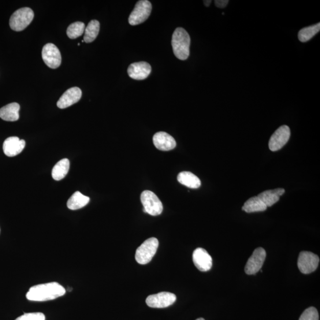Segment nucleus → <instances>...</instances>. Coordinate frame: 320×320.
I'll return each mask as SVG.
<instances>
[{"label":"nucleus","instance_id":"f257e3e1","mask_svg":"<svg viewBox=\"0 0 320 320\" xmlns=\"http://www.w3.org/2000/svg\"><path fill=\"white\" fill-rule=\"evenodd\" d=\"M65 289L57 282L37 285L29 289L27 299L31 301L43 302L58 299L65 294Z\"/></svg>","mask_w":320,"mask_h":320},{"label":"nucleus","instance_id":"f03ea898","mask_svg":"<svg viewBox=\"0 0 320 320\" xmlns=\"http://www.w3.org/2000/svg\"><path fill=\"white\" fill-rule=\"evenodd\" d=\"M172 44L174 54L176 58L182 61L188 58L191 38L185 29L177 28L175 30L172 36Z\"/></svg>","mask_w":320,"mask_h":320},{"label":"nucleus","instance_id":"7ed1b4c3","mask_svg":"<svg viewBox=\"0 0 320 320\" xmlns=\"http://www.w3.org/2000/svg\"><path fill=\"white\" fill-rule=\"evenodd\" d=\"M34 18V12L29 7L17 10L10 17V27L14 31H24L31 24Z\"/></svg>","mask_w":320,"mask_h":320},{"label":"nucleus","instance_id":"20e7f679","mask_svg":"<svg viewBox=\"0 0 320 320\" xmlns=\"http://www.w3.org/2000/svg\"><path fill=\"white\" fill-rule=\"evenodd\" d=\"M158 240L155 237L150 238L145 241L136 249L135 259L140 265H146L151 261L157 252L158 247Z\"/></svg>","mask_w":320,"mask_h":320},{"label":"nucleus","instance_id":"39448f33","mask_svg":"<svg viewBox=\"0 0 320 320\" xmlns=\"http://www.w3.org/2000/svg\"><path fill=\"white\" fill-rule=\"evenodd\" d=\"M141 201L145 213L152 216H157L162 213L163 204L154 193L150 191H144L141 195Z\"/></svg>","mask_w":320,"mask_h":320},{"label":"nucleus","instance_id":"423d86ee","mask_svg":"<svg viewBox=\"0 0 320 320\" xmlns=\"http://www.w3.org/2000/svg\"><path fill=\"white\" fill-rule=\"evenodd\" d=\"M152 10L151 3L147 0L138 2L128 18L129 24L135 26L144 23L150 16Z\"/></svg>","mask_w":320,"mask_h":320},{"label":"nucleus","instance_id":"0eeeda50","mask_svg":"<svg viewBox=\"0 0 320 320\" xmlns=\"http://www.w3.org/2000/svg\"><path fill=\"white\" fill-rule=\"evenodd\" d=\"M319 262L317 255L310 252H302L298 260V267L301 273L310 274L317 269Z\"/></svg>","mask_w":320,"mask_h":320},{"label":"nucleus","instance_id":"6e6552de","mask_svg":"<svg viewBox=\"0 0 320 320\" xmlns=\"http://www.w3.org/2000/svg\"><path fill=\"white\" fill-rule=\"evenodd\" d=\"M291 136V131L287 125H282L270 137L269 147L271 151L280 150L288 143Z\"/></svg>","mask_w":320,"mask_h":320},{"label":"nucleus","instance_id":"1a4fd4ad","mask_svg":"<svg viewBox=\"0 0 320 320\" xmlns=\"http://www.w3.org/2000/svg\"><path fill=\"white\" fill-rule=\"evenodd\" d=\"M176 301V296L173 293L162 292L147 297L146 303L148 307L164 308L172 306Z\"/></svg>","mask_w":320,"mask_h":320},{"label":"nucleus","instance_id":"9d476101","mask_svg":"<svg viewBox=\"0 0 320 320\" xmlns=\"http://www.w3.org/2000/svg\"><path fill=\"white\" fill-rule=\"evenodd\" d=\"M42 57L45 64L50 68L56 69L61 64V55L57 46L47 43L43 48Z\"/></svg>","mask_w":320,"mask_h":320},{"label":"nucleus","instance_id":"9b49d317","mask_svg":"<svg viewBox=\"0 0 320 320\" xmlns=\"http://www.w3.org/2000/svg\"><path fill=\"white\" fill-rule=\"evenodd\" d=\"M266 258V252L262 247L256 248L245 267V272L248 275H255L261 270Z\"/></svg>","mask_w":320,"mask_h":320},{"label":"nucleus","instance_id":"f8f14e48","mask_svg":"<svg viewBox=\"0 0 320 320\" xmlns=\"http://www.w3.org/2000/svg\"><path fill=\"white\" fill-rule=\"evenodd\" d=\"M193 262L198 269L202 271L210 270L213 266V259L202 248H196L193 252Z\"/></svg>","mask_w":320,"mask_h":320},{"label":"nucleus","instance_id":"ddd939ff","mask_svg":"<svg viewBox=\"0 0 320 320\" xmlns=\"http://www.w3.org/2000/svg\"><path fill=\"white\" fill-rule=\"evenodd\" d=\"M151 72V66L148 62L141 61L132 63L128 67V73L130 77L136 80L147 79Z\"/></svg>","mask_w":320,"mask_h":320},{"label":"nucleus","instance_id":"4468645a","mask_svg":"<svg viewBox=\"0 0 320 320\" xmlns=\"http://www.w3.org/2000/svg\"><path fill=\"white\" fill-rule=\"evenodd\" d=\"M26 142L24 140H20L17 136L9 137L3 144V151L7 157H14L24 150Z\"/></svg>","mask_w":320,"mask_h":320},{"label":"nucleus","instance_id":"2eb2a0df","mask_svg":"<svg viewBox=\"0 0 320 320\" xmlns=\"http://www.w3.org/2000/svg\"><path fill=\"white\" fill-rule=\"evenodd\" d=\"M82 96V91L79 87H72L67 90L57 102L60 109H65L79 101Z\"/></svg>","mask_w":320,"mask_h":320},{"label":"nucleus","instance_id":"dca6fc26","mask_svg":"<svg viewBox=\"0 0 320 320\" xmlns=\"http://www.w3.org/2000/svg\"><path fill=\"white\" fill-rule=\"evenodd\" d=\"M153 143L159 150L167 151L176 147V142L172 136L165 132H158L153 136Z\"/></svg>","mask_w":320,"mask_h":320},{"label":"nucleus","instance_id":"f3484780","mask_svg":"<svg viewBox=\"0 0 320 320\" xmlns=\"http://www.w3.org/2000/svg\"><path fill=\"white\" fill-rule=\"evenodd\" d=\"M285 192L284 189L278 188L263 192L260 193L258 197L267 207H270L278 202L280 197L284 195Z\"/></svg>","mask_w":320,"mask_h":320},{"label":"nucleus","instance_id":"a211bd4d","mask_svg":"<svg viewBox=\"0 0 320 320\" xmlns=\"http://www.w3.org/2000/svg\"><path fill=\"white\" fill-rule=\"evenodd\" d=\"M20 106L17 103H10L0 109V118L9 122L16 121L19 119Z\"/></svg>","mask_w":320,"mask_h":320},{"label":"nucleus","instance_id":"6ab92c4d","mask_svg":"<svg viewBox=\"0 0 320 320\" xmlns=\"http://www.w3.org/2000/svg\"><path fill=\"white\" fill-rule=\"evenodd\" d=\"M177 180L180 184L191 189H198L201 185L199 178L189 172H182L178 174Z\"/></svg>","mask_w":320,"mask_h":320},{"label":"nucleus","instance_id":"aec40b11","mask_svg":"<svg viewBox=\"0 0 320 320\" xmlns=\"http://www.w3.org/2000/svg\"><path fill=\"white\" fill-rule=\"evenodd\" d=\"M90 201L89 197L82 194L79 191L76 192L70 197L67 202V207L71 210H77L86 206Z\"/></svg>","mask_w":320,"mask_h":320},{"label":"nucleus","instance_id":"412c9836","mask_svg":"<svg viewBox=\"0 0 320 320\" xmlns=\"http://www.w3.org/2000/svg\"><path fill=\"white\" fill-rule=\"evenodd\" d=\"M266 204L260 200L258 196L252 197L244 204L242 210L247 213H257V212H263L267 210Z\"/></svg>","mask_w":320,"mask_h":320},{"label":"nucleus","instance_id":"4be33fe9","mask_svg":"<svg viewBox=\"0 0 320 320\" xmlns=\"http://www.w3.org/2000/svg\"><path fill=\"white\" fill-rule=\"evenodd\" d=\"M69 170V159L67 158L62 159L56 164L54 167L53 171H52V176L55 180H61L66 176Z\"/></svg>","mask_w":320,"mask_h":320},{"label":"nucleus","instance_id":"5701e85b","mask_svg":"<svg viewBox=\"0 0 320 320\" xmlns=\"http://www.w3.org/2000/svg\"><path fill=\"white\" fill-rule=\"evenodd\" d=\"M100 31L99 21L93 20L89 22L84 31V41L85 43H91L96 39Z\"/></svg>","mask_w":320,"mask_h":320},{"label":"nucleus","instance_id":"b1692460","mask_svg":"<svg viewBox=\"0 0 320 320\" xmlns=\"http://www.w3.org/2000/svg\"><path fill=\"white\" fill-rule=\"evenodd\" d=\"M320 31V24L311 26L304 28L299 31V39L301 42H307L308 40L313 38V37Z\"/></svg>","mask_w":320,"mask_h":320},{"label":"nucleus","instance_id":"393cba45","mask_svg":"<svg viewBox=\"0 0 320 320\" xmlns=\"http://www.w3.org/2000/svg\"><path fill=\"white\" fill-rule=\"evenodd\" d=\"M85 29V25L83 22H75V23L71 24L67 29V36L70 39H75L83 34Z\"/></svg>","mask_w":320,"mask_h":320},{"label":"nucleus","instance_id":"a878e982","mask_svg":"<svg viewBox=\"0 0 320 320\" xmlns=\"http://www.w3.org/2000/svg\"><path fill=\"white\" fill-rule=\"evenodd\" d=\"M299 320H319V315L317 309L310 307L303 312Z\"/></svg>","mask_w":320,"mask_h":320},{"label":"nucleus","instance_id":"bb28decb","mask_svg":"<svg viewBox=\"0 0 320 320\" xmlns=\"http://www.w3.org/2000/svg\"><path fill=\"white\" fill-rule=\"evenodd\" d=\"M15 320H45V316L42 312H31L22 315Z\"/></svg>","mask_w":320,"mask_h":320},{"label":"nucleus","instance_id":"cd10ccee","mask_svg":"<svg viewBox=\"0 0 320 320\" xmlns=\"http://www.w3.org/2000/svg\"><path fill=\"white\" fill-rule=\"evenodd\" d=\"M229 1L228 0H215V6L218 7V8L224 9L228 5Z\"/></svg>","mask_w":320,"mask_h":320},{"label":"nucleus","instance_id":"c85d7f7f","mask_svg":"<svg viewBox=\"0 0 320 320\" xmlns=\"http://www.w3.org/2000/svg\"><path fill=\"white\" fill-rule=\"evenodd\" d=\"M212 3V1H211V0H204V1H203V4L206 7H209L211 5Z\"/></svg>","mask_w":320,"mask_h":320},{"label":"nucleus","instance_id":"c756f323","mask_svg":"<svg viewBox=\"0 0 320 320\" xmlns=\"http://www.w3.org/2000/svg\"><path fill=\"white\" fill-rule=\"evenodd\" d=\"M196 320H205V319H204V318H198V319H196Z\"/></svg>","mask_w":320,"mask_h":320}]
</instances>
